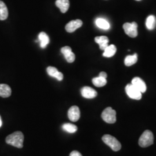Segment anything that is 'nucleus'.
Segmentation results:
<instances>
[{
	"instance_id": "f257e3e1",
	"label": "nucleus",
	"mask_w": 156,
	"mask_h": 156,
	"mask_svg": "<svg viewBox=\"0 0 156 156\" xmlns=\"http://www.w3.org/2000/svg\"><path fill=\"white\" fill-rule=\"evenodd\" d=\"M6 142L7 144L12 145L17 148H22L23 146L24 135L20 131H16L9 135L6 138Z\"/></svg>"
},
{
	"instance_id": "f03ea898",
	"label": "nucleus",
	"mask_w": 156,
	"mask_h": 156,
	"mask_svg": "<svg viewBox=\"0 0 156 156\" xmlns=\"http://www.w3.org/2000/svg\"><path fill=\"white\" fill-rule=\"evenodd\" d=\"M154 136L153 134L149 130L145 131L139 139V145L142 147H149L153 144Z\"/></svg>"
},
{
	"instance_id": "7ed1b4c3",
	"label": "nucleus",
	"mask_w": 156,
	"mask_h": 156,
	"mask_svg": "<svg viewBox=\"0 0 156 156\" xmlns=\"http://www.w3.org/2000/svg\"><path fill=\"white\" fill-rule=\"evenodd\" d=\"M102 140L103 142L109 146L112 149L115 151H120L122 147L121 144L120 142L114 136H112L111 135H105L102 136Z\"/></svg>"
},
{
	"instance_id": "20e7f679",
	"label": "nucleus",
	"mask_w": 156,
	"mask_h": 156,
	"mask_svg": "<svg viewBox=\"0 0 156 156\" xmlns=\"http://www.w3.org/2000/svg\"><path fill=\"white\" fill-rule=\"evenodd\" d=\"M101 117L106 123H115L116 121V112L111 107H108L102 112Z\"/></svg>"
},
{
	"instance_id": "39448f33",
	"label": "nucleus",
	"mask_w": 156,
	"mask_h": 156,
	"mask_svg": "<svg viewBox=\"0 0 156 156\" xmlns=\"http://www.w3.org/2000/svg\"><path fill=\"white\" fill-rule=\"evenodd\" d=\"M125 33L131 38H135L138 35V24L136 22L126 23L123 26Z\"/></svg>"
},
{
	"instance_id": "423d86ee",
	"label": "nucleus",
	"mask_w": 156,
	"mask_h": 156,
	"mask_svg": "<svg viewBox=\"0 0 156 156\" xmlns=\"http://www.w3.org/2000/svg\"><path fill=\"white\" fill-rule=\"evenodd\" d=\"M126 92L128 97L133 100H140L142 98V93L132 84H128L126 87Z\"/></svg>"
},
{
	"instance_id": "0eeeda50",
	"label": "nucleus",
	"mask_w": 156,
	"mask_h": 156,
	"mask_svg": "<svg viewBox=\"0 0 156 156\" xmlns=\"http://www.w3.org/2000/svg\"><path fill=\"white\" fill-rule=\"evenodd\" d=\"M68 116L69 119L73 122H77L80 116V112L78 106L71 107L68 112Z\"/></svg>"
},
{
	"instance_id": "6e6552de",
	"label": "nucleus",
	"mask_w": 156,
	"mask_h": 156,
	"mask_svg": "<svg viewBox=\"0 0 156 156\" xmlns=\"http://www.w3.org/2000/svg\"><path fill=\"white\" fill-rule=\"evenodd\" d=\"M83 24V22L81 20L77 19L71 20L66 26V30L68 33H73L75 30H76L78 28H80L82 27Z\"/></svg>"
},
{
	"instance_id": "1a4fd4ad",
	"label": "nucleus",
	"mask_w": 156,
	"mask_h": 156,
	"mask_svg": "<svg viewBox=\"0 0 156 156\" xmlns=\"http://www.w3.org/2000/svg\"><path fill=\"white\" fill-rule=\"evenodd\" d=\"M81 94L85 98L92 99L97 97V92L90 87L85 86L81 89Z\"/></svg>"
},
{
	"instance_id": "9d476101",
	"label": "nucleus",
	"mask_w": 156,
	"mask_h": 156,
	"mask_svg": "<svg viewBox=\"0 0 156 156\" xmlns=\"http://www.w3.org/2000/svg\"><path fill=\"white\" fill-rule=\"evenodd\" d=\"M131 84L142 93H144L146 91L147 89L146 85L144 82V81L140 78L135 77L133 78L131 82Z\"/></svg>"
},
{
	"instance_id": "9b49d317",
	"label": "nucleus",
	"mask_w": 156,
	"mask_h": 156,
	"mask_svg": "<svg viewBox=\"0 0 156 156\" xmlns=\"http://www.w3.org/2000/svg\"><path fill=\"white\" fill-rule=\"evenodd\" d=\"M46 71L48 74L53 78H55L59 81H62L64 78L63 74L59 72L57 69L54 67H49L47 68Z\"/></svg>"
},
{
	"instance_id": "f8f14e48",
	"label": "nucleus",
	"mask_w": 156,
	"mask_h": 156,
	"mask_svg": "<svg viewBox=\"0 0 156 156\" xmlns=\"http://www.w3.org/2000/svg\"><path fill=\"white\" fill-rule=\"evenodd\" d=\"M94 39L95 42L99 45L101 50H104L108 46L109 39L106 36L97 37Z\"/></svg>"
},
{
	"instance_id": "ddd939ff",
	"label": "nucleus",
	"mask_w": 156,
	"mask_h": 156,
	"mask_svg": "<svg viewBox=\"0 0 156 156\" xmlns=\"http://www.w3.org/2000/svg\"><path fill=\"white\" fill-rule=\"evenodd\" d=\"M11 89L8 84H0V97L8 98L11 96Z\"/></svg>"
},
{
	"instance_id": "4468645a",
	"label": "nucleus",
	"mask_w": 156,
	"mask_h": 156,
	"mask_svg": "<svg viewBox=\"0 0 156 156\" xmlns=\"http://www.w3.org/2000/svg\"><path fill=\"white\" fill-rule=\"evenodd\" d=\"M56 5L60 9L62 13H66L69 9V0H56Z\"/></svg>"
},
{
	"instance_id": "2eb2a0df",
	"label": "nucleus",
	"mask_w": 156,
	"mask_h": 156,
	"mask_svg": "<svg viewBox=\"0 0 156 156\" xmlns=\"http://www.w3.org/2000/svg\"><path fill=\"white\" fill-rule=\"evenodd\" d=\"M38 40L40 42V46L44 49L49 43V38L45 32H41L38 35Z\"/></svg>"
},
{
	"instance_id": "dca6fc26",
	"label": "nucleus",
	"mask_w": 156,
	"mask_h": 156,
	"mask_svg": "<svg viewBox=\"0 0 156 156\" xmlns=\"http://www.w3.org/2000/svg\"><path fill=\"white\" fill-rule=\"evenodd\" d=\"M8 16V10L5 3L0 1V20H5Z\"/></svg>"
},
{
	"instance_id": "f3484780",
	"label": "nucleus",
	"mask_w": 156,
	"mask_h": 156,
	"mask_svg": "<svg viewBox=\"0 0 156 156\" xmlns=\"http://www.w3.org/2000/svg\"><path fill=\"white\" fill-rule=\"evenodd\" d=\"M156 19L154 16L150 15L146 20V27L149 30H153L156 27Z\"/></svg>"
},
{
	"instance_id": "a211bd4d",
	"label": "nucleus",
	"mask_w": 156,
	"mask_h": 156,
	"mask_svg": "<svg viewBox=\"0 0 156 156\" xmlns=\"http://www.w3.org/2000/svg\"><path fill=\"white\" fill-rule=\"evenodd\" d=\"M116 47L114 45H108L103 53V56L105 57H111L114 56L116 52Z\"/></svg>"
},
{
	"instance_id": "6ab92c4d",
	"label": "nucleus",
	"mask_w": 156,
	"mask_h": 156,
	"mask_svg": "<svg viewBox=\"0 0 156 156\" xmlns=\"http://www.w3.org/2000/svg\"><path fill=\"white\" fill-rule=\"evenodd\" d=\"M95 24L98 27L103 30H109L111 27L109 22L102 18L97 19L95 20Z\"/></svg>"
},
{
	"instance_id": "aec40b11",
	"label": "nucleus",
	"mask_w": 156,
	"mask_h": 156,
	"mask_svg": "<svg viewBox=\"0 0 156 156\" xmlns=\"http://www.w3.org/2000/svg\"><path fill=\"white\" fill-rule=\"evenodd\" d=\"M138 61V56L136 53L134 55L127 56L124 60V64L127 67H129L135 64Z\"/></svg>"
},
{
	"instance_id": "412c9836",
	"label": "nucleus",
	"mask_w": 156,
	"mask_h": 156,
	"mask_svg": "<svg viewBox=\"0 0 156 156\" xmlns=\"http://www.w3.org/2000/svg\"><path fill=\"white\" fill-rule=\"evenodd\" d=\"M62 128L66 132H67L68 133H71V134L75 133L78 130L77 126L73 124H71V123H65V124H64L62 126Z\"/></svg>"
},
{
	"instance_id": "4be33fe9",
	"label": "nucleus",
	"mask_w": 156,
	"mask_h": 156,
	"mask_svg": "<svg viewBox=\"0 0 156 156\" xmlns=\"http://www.w3.org/2000/svg\"><path fill=\"white\" fill-rule=\"evenodd\" d=\"M92 82L95 86L98 87H103L106 85L107 80L105 78L98 76V77L93 78L92 79Z\"/></svg>"
},
{
	"instance_id": "5701e85b",
	"label": "nucleus",
	"mask_w": 156,
	"mask_h": 156,
	"mask_svg": "<svg viewBox=\"0 0 156 156\" xmlns=\"http://www.w3.org/2000/svg\"><path fill=\"white\" fill-rule=\"evenodd\" d=\"M61 51H62V54L64 56V57L69 55L71 53L73 52L71 48L69 46H65V47L62 48Z\"/></svg>"
},
{
	"instance_id": "b1692460",
	"label": "nucleus",
	"mask_w": 156,
	"mask_h": 156,
	"mask_svg": "<svg viewBox=\"0 0 156 156\" xmlns=\"http://www.w3.org/2000/svg\"><path fill=\"white\" fill-rule=\"evenodd\" d=\"M65 58L66 59V60L68 62L71 63V62H73L75 61V54L73 52H72L69 55L65 57Z\"/></svg>"
},
{
	"instance_id": "393cba45",
	"label": "nucleus",
	"mask_w": 156,
	"mask_h": 156,
	"mask_svg": "<svg viewBox=\"0 0 156 156\" xmlns=\"http://www.w3.org/2000/svg\"><path fill=\"white\" fill-rule=\"evenodd\" d=\"M69 156H82V155L78 151H73L70 154Z\"/></svg>"
},
{
	"instance_id": "a878e982",
	"label": "nucleus",
	"mask_w": 156,
	"mask_h": 156,
	"mask_svg": "<svg viewBox=\"0 0 156 156\" xmlns=\"http://www.w3.org/2000/svg\"><path fill=\"white\" fill-rule=\"evenodd\" d=\"M99 76L106 79V78H107V74H106V73H105V72H101V73H100V74H99Z\"/></svg>"
},
{
	"instance_id": "bb28decb",
	"label": "nucleus",
	"mask_w": 156,
	"mask_h": 156,
	"mask_svg": "<svg viewBox=\"0 0 156 156\" xmlns=\"http://www.w3.org/2000/svg\"><path fill=\"white\" fill-rule=\"evenodd\" d=\"M1 126H2V120H1V118L0 116V127H1Z\"/></svg>"
},
{
	"instance_id": "cd10ccee",
	"label": "nucleus",
	"mask_w": 156,
	"mask_h": 156,
	"mask_svg": "<svg viewBox=\"0 0 156 156\" xmlns=\"http://www.w3.org/2000/svg\"><path fill=\"white\" fill-rule=\"evenodd\" d=\"M136 1H141V0H136Z\"/></svg>"
}]
</instances>
